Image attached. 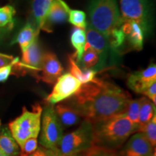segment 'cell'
<instances>
[{
	"label": "cell",
	"mask_w": 156,
	"mask_h": 156,
	"mask_svg": "<svg viewBox=\"0 0 156 156\" xmlns=\"http://www.w3.org/2000/svg\"><path fill=\"white\" fill-rule=\"evenodd\" d=\"M69 73L83 84L90 83L95 77L98 73L97 71L91 69H86L79 65L75 61V56L73 54L68 56Z\"/></svg>",
	"instance_id": "cell-19"
},
{
	"label": "cell",
	"mask_w": 156,
	"mask_h": 156,
	"mask_svg": "<svg viewBox=\"0 0 156 156\" xmlns=\"http://www.w3.org/2000/svg\"><path fill=\"white\" fill-rule=\"evenodd\" d=\"M85 34L86 44L98 53L105 67L108 65L109 62L114 64L118 59L119 53L113 49L108 40L103 34L91 28L90 25H87L85 28Z\"/></svg>",
	"instance_id": "cell-9"
},
{
	"label": "cell",
	"mask_w": 156,
	"mask_h": 156,
	"mask_svg": "<svg viewBox=\"0 0 156 156\" xmlns=\"http://www.w3.org/2000/svg\"><path fill=\"white\" fill-rule=\"evenodd\" d=\"M88 25L108 38L115 31L122 28L117 0H91L88 7Z\"/></svg>",
	"instance_id": "cell-3"
},
{
	"label": "cell",
	"mask_w": 156,
	"mask_h": 156,
	"mask_svg": "<svg viewBox=\"0 0 156 156\" xmlns=\"http://www.w3.org/2000/svg\"><path fill=\"white\" fill-rule=\"evenodd\" d=\"M121 17L123 21L139 24L145 34L151 29V11L147 0H119Z\"/></svg>",
	"instance_id": "cell-7"
},
{
	"label": "cell",
	"mask_w": 156,
	"mask_h": 156,
	"mask_svg": "<svg viewBox=\"0 0 156 156\" xmlns=\"http://www.w3.org/2000/svg\"><path fill=\"white\" fill-rule=\"evenodd\" d=\"M0 126H1V121H0Z\"/></svg>",
	"instance_id": "cell-38"
},
{
	"label": "cell",
	"mask_w": 156,
	"mask_h": 156,
	"mask_svg": "<svg viewBox=\"0 0 156 156\" xmlns=\"http://www.w3.org/2000/svg\"><path fill=\"white\" fill-rule=\"evenodd\" d=\"M154 147L142 132H136L128 140L120 156H152Z\"/></svg>",
	"instance_id": "cell-12"
},
{
	"label": "cell",
	"mask_w": 156,
	"mask_h": 156,
	"mask_svg": "<svg viewBox=\"0 0 156 156\" xmlns=\"http://www.w3.org/2000/svg\"><path fill=\"white\" fill-rule=\"evenodd\" d=\"M56 116L63 127L68 128L79 124L83 118L75 109L66 103H59L54 107Z\"/></svg>",
	"instance_id": "cell-16"
},
{
	"label": "cell",
	"mask_w": 156,
	"mask_h": 156,
	"mask_svg": "<svg viewBox=\"0 0 156 156\" xmlns=\"http://www.w3.org/2000/svg\"><path fill=\"white\" fill-rule=\"evenodd\" d=\"M81 67L98 71L105 67L102 58L97 51L86 44L80 62L77 63Z\"/></svg>",
	"instance_id": "cell-20"
},
{
	"label": "cell",
	"mask_w": 156,
	"mask_h": 156,
	"mask_svg": "<svg viewBox=\"0 0 156 156\" xmlns=\"http://www.w3.org/2000/svg\"><path fill=\"white\" fill-rule=\"evenodd\" d=\"M69 156H83V154L82 153H78V154H75V155H72Z\"/></svg>",
	"instance_id": "cell-34"
},
{
	"label": "cell",
	"mask_w": 156,
	"mask_h": 156,
	"mask_svg": "<svg viewBox=\"0 0 156 156\" xmlns=\"http://www.w3.org/2000/svg\"><path fill=\"white\" fill-rule=\"evenodd\" d=\"M20 61L18 57H15V60L9 64V65L5 66V67L0 68V83H5L8 80V78L13 71V67L17 62Z\"/></svg>",
	"instance_id": "cell-30"
},
{
	"label": "cell",
	"mask_w": 156,
	"mask_h": 156,
	"mask_svg": "<svg viewBox=\"0 0 156 156\" xmlns=\"http://www.w3.org/2000/svg\"><path fill=\"white\" fill-rule=\"evenodd\" d=\"M131 95L109 81L95 77L83 84L66 104L91 123L124 114Z\"/></svg>",
	"instance_id": "cell-1"
},
{
	"label": "cell",
	"mask_w": 156,
	"mask_h": 156,
	"mask_svg": "<svg viewBox=\"0 0 156 156\" xmlns=\"http://www.w3.org/2000/svg\"><path fill=\"white\" fill-rule=\"evenodd\" d=\"M140 98L130 99L128 102L125 112L124 114L131 122L138 126V120H139L140 108ZM138 131V130H137Z\"/></svg>",
	"instance_id": "cell-25"
},
{
	"label": "cell",
	"mask_w": 156,
	"mask_h": 156,
	"mask_svg": "<svg viewBox=\"0 0 156 156\" xmlns=\"http://www.w3.org/2000/svg\"><path fill=\"white\" fill-rule=\"evenodd\" d=\"M58 149H48L42 146L38 147L36 151L33 153L34 156H57Z\"/></svg>",
	"instance_id": "cell-31"
},
{
	"label": "cell",
	"mask_w": 156,
	"mask_h": 156,
	"mask_svg": "<svg viewBox=\"0 0 156 156\" xmlns=\"http://www.w3.org/2000/svg\"><path fill=\"white\" fill-rule=\"evenodd\" d=\"M0 151L4 156H19L20 148L9 127L0 129Z\"/></svg>",
	"instance_id": "cell-17"
},
{
	"label": "cell",
	"mask_w": 156,
	"mask_h": 156,
	"mask_svg": "<svg viewBox=\"0 0 156 156\" xmlns=\"http://www.w3.org/2000/svg\"><path fill=\"white\" fill-rule=\"evenodd\" d=\"M93 145L92 123L84 120L74 131L64 134L58 147L60 156L83 153Z\"/></svg>",
	"instance_id": "cell-5"
},
{
	"label": "cell",
	"mask_w": 156,
	"mask_h": 156,
	"mask_svg": "<svg viewBox=\"0 0 156 156\" xmlns=\"http://www.w3.org/2000/svg\"><path fill=\"white\" fill-rule=\"evenodd\" d=\"M122 30L125 35V39L132 49L140 51L143 48L145 33L139 24L131 21H124Z\"/></svg>",
	"instance_id": "cell-15"
},
{
	"label": "cell",
	"mask_w": 156,
	"mask_h": 156,
	"mask_svg": "<svg viewBox=\"0 0 156 156\" xmlns=\"http://www.w3.org/2000/svg\"><path fill=\"white\" fill-rule=\"evenodd\" d=\"M67 20L75 28L82 29V30H85L87 27L86 15L82 10L70 9Z\"/></svg>",
	"instance_id": "cell-26"
},
{
	"label": "cell",
	"mask_w": 156,
	"mask_h": 156,
	"mask_svg": "<svg viewBox=\"0 0 156 156\" xmlns=\"http://www.w3.org/2000/svg\"><path fill=\"white\" fill-rule=\"evenodd\" d=\"M140 101L141 103H140L139 120H138V130L142 126L150 122L153 118V116H155L156 112V105L154 104L150 99L142 97L140 98Z\"/></svg>",
	"instance_id": "cell-23"
},
{
	"label": "cell",
	"mask_w": 156,
	"mask_h": 156,
	"mask_svg": "<svg viewBox=\"0 0 156 156\" xmlns=\"http://www.w3.org/2000/svg\"><path fill=\"white\" fill-rule=\"evenodd\" d=\"M0 156H4L3 155V154L2 153V152H1V151H0Z\"/></svg>",
	"instance_id": "cell-35"
},
{
	"label": "cell",
	"mask_w": 156,
	"mask_h": 156,
	"mask_svg": "<svg viewBox=\"0 0 156 156\" xmlns=\"http://www.w3.org/2000/svg\"><path fill=\"white\" fill-rule=\"evenodd\" d=\"M43 56L44 53L37 38L22 52L21 61L17 65L26 71L34 73L38 78V73L41 69Z\"/></svg>",
	"instance_id": "cell-10"
},
{
	"label": "cell",
	"mask_w": 156,
	"mask_h": 156,
	"mask_svg": "<svg viewBox=\"0 0 156 156\" xmlns=\"http://www.w3.org/2000/svg\"><path fill=\"white\" fill-rule=\"evenodd\" d=\"M28 156H34V155H33V154H31V155H28Z\"/></svg>",
	"instance_id": "cell-37"
},
{
	"label": "cell",
	"mask_w": 156,
	"mask_h": 156,
	"mask_svg": "<svg viewBox=\"0 0 156 156\" xmlns=\"http://www.w3.org/2000/svg\"><path fill=\"white\" fill-rule=\"evenodd\" d=\"M58 149V148H57ZM57 156H60V155H59V153H58V154H57Z\"/></svg>",
	"instance_id": "cell-36"
},
{
	"label": "cell",
	"mask_w": 156,
	"mask_h": 156,
	"mask_svg": "<svg viewBox=\"0 0 156 156\" xmlns=\"http://www.w3.org/2000/svg\"><path fill=\"white\" fill-rule=\"evenodd\" d=\"M82 83L69 73L62 75L54 83L51 93L46 98L48 104L56 103L67 100L79 90Z\"/></svg>",
	"instance_id": "cell-8"
},
{
	"label": "cell",
	"mask_w": 156,
	"mask_h": 156,
	"mask_svg": "<svg viewBox=\"0 0 156 156\" xmlns=\"http://www.w3.org/2000/svg\"><path fill=\"white\" fill-rule=\"evenodd\" d=\"M51 2L52 0H33L32 12L34 24L39 30L44 28Z\"/></svg>",
	"instance_id": "cell-21"
},
{
	"label": "cell",
	"mask_w": 156,
	"mask_h": 156,
	"mask_svg": "<svg viewBox=\"0 0 156 156\" xmlns=\"http://www.w3.org/2000/svg\"><path fill=\"white\" fill-rule=\"evenodd\" d=\"M93 145L116 151L132 134L137 132L138 126L124 114L92 123Z\"/></svg>",
	"instance_id": "cell-2"
},
{
	"label": "cell",
	"mask_w": 156,
	"mask_h": 156,
	"mask_svg": "<svg viewBox=\"0 0 156 156\" xmlns=\"http://www.w3.org/2000/svg\"><path fill=\"white\" fill-rule=\"evenodd\" d=\"M64 68L58 61L56 54L51 52L44 54L41 72L38 80L48 85H54L58 77L62 75Z\"/></svg>",
	"instance_id": "cell-11"
},
{
	"label": "cell",
	"mask_w": 156,
	"mask_h": 156,
	"mask_svg": "<svg viewBox=\"0 0 156 156\" xmlns=\"http://www.w3.org/2000/svg\"><path fill=\"white\" fill-rule=\"evenodd\" d=\"M71 44L74 48L75 49V53L74 54L75 61L77 63L80 62L82 56L85 51V46H86V34L85 30L75 28L72 32L71 37H70Z\"/></svg>",
	"instance_id": "cell-22"
},
{
	"label": "cell",
	"mask_w": 156,
	"mask_h": 156,
	"mask_svg": "<svg viewBox=\"0 0 156 156\" xmlns=\"http://www.w3.org/2000/svg\"><path fill=\"white\" fill-rule=\"evenodd\" d=\"M39 134V143L42 147L48 149L58 148L64 135L63 126L56 116L54 105L48 104L43 108Z\"/></svg>",
	"instance_id": "cell-6"
},
{
	"label": "cell",
	"mask_w": 156,
	"mask_h": 156,
	"mask_svg": "<svg viewBox=\"0 0 156 156\" xmlns=\"http://www.w3.org/2000/svg\"><path fill=\"white\" fill-rule=\"evenodd\" d=\"M142 94L145 95L150 99L154 104L156 105V82L151 84L147 89L142 93Z\"/></svg>",
	"instance_id": "cell-32"
},
{
	"label": "cell",
	"mask_w": 156,
	"mask_h": 156,
	"mask_svg": "<svg viewBox=\"0 0 156 156\" xmlns=\"http://www.w3.org/2000/svg\"><path fill=\"white\" fill-rule=\"evenodd\" d=\"M42 112L43 108L39 104L34 105L32 111L24 107L20 116L9 124L8 127L12 135L20 147L27 140L38 138L41 129Z\"/></svg>",
	"instance_id": "cell-4"
},
{
	"label": "cell",
	"mask_w": 156,
	"mask_h": 156,
	"mask_svg": "<svg viewBox=\"0 0 156 156\" xmlns=\"http://www.w3.org/2000/svg\"><path fill=\"white\" fill-rule=\"evenodd\" d=\"M38 138L34 137L27 140L20 147L19 156H28L36 151L38 148Z\"/></svg>",
	"instance_id": "cell-29"
},
{
	"label": "cell",
	"mask_w": 156,
	"mask_h": 156,
	"mask_svg": "<svg viewBox=\"0 0 156 156\" xmlns=\"http://www.w3.org/2000/svg\"><path fill=\"white\" fill-rule=\"evenodd\" d=\"M39 30L36 25L32 23H27L25 26L21 29L16 38L12 41V44H19L22 52L25 51L30 45L38 38Z\"/></svg>",
	"instance_id": "cell-18"
},
{
	"label": "cell",
	"mask_w": 156,
	"mask_h": 156,
	"mask_svg": "<svg viewBox=\"0 0 156 156\" xmlns=\"http://www.w3.org/2000/svg\"><path fill=\"white\" fill-rule=\"evenodd\" d=\"M15 12V9L11 5L0 8V34L3 30H9L13 28Z\"/></svg>",
	"instance_id": "cell-24"
},
{
	"label": "cell",
	"mask_w": 156,
	"mask_h": 156,
	"mask_svg": "<svg viewBox=\"0 0 156 156\" xmlns=\"http://www.w3.org/2000/svg\"><path fill=\"white\" fill-rule=\"evenodd\" d=\"M69 10V7L63 0H52L43 30L51 33L54 25L65 23L68 20Z\"/></svg>",
	"instance_id": "cell-14"
},
{
	"label": "cell",
	"mask_w": 156,
	"mask_h": 156,
	"mask_svg": "<svg viewBox=\"0 0 156 156\" xmlns=\"http://www.w3.org/2000/svg\"><path fill=\"white\" fill-rule=\"evenodd\" d=\"M156 82V65L152 64L145 69L130 74L127 78L128 87L135 93H141Z\"/></svg>",
	"instance_id": "cell-13"
},
{
	"label": "cell",
	"mask_w": 156,
	"mask_h": 156,
	"mask_svg": "<svg viewBox=\"0 0 156 156\" xmlns=\"http://www.w3.org/2000/svg\"><path fill=\"white\" fill-rule=\"evenodd\" d=\"M137 132H142L145 134L151 145L155 147L156 145V115L150 122L140 128Z\"/></svg>",
	"instance_id": "cell-27"
},
{
	"label": "cell",
	"mask_w": 156,
	"mask_h": 156,
	"mask_svg": "<svg viewBox=\"0 0 156 156\" xmlns=\"http://www.w3.org/2000/svg\"><path fill=\"white\" fill-rule=\"evenodd\" d=\"M83 156H120L116 151L93 145L84 153Z\"/></svg>",
	"instance_id": "cell-28"
},
{
	"label": "cell",
	"mask_w": 156,
	"mask_h": 156,
	"mask_svg": "<svg viewBox=\"0 0 156 156\" xmlns=\"http://www.w3.org/2000/svg\"><path fill=\"white\" fill-rule=\"evenodd\" d=\"M15 58V57H13L12 56L0 53V68L9 65L14 61Z\"/></svg>",
	"instance_id": "cell-33"
}]
</instances>
